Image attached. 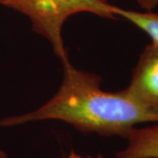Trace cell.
<instances>
[{
	"mask_svg": "<svg viewBox=\"0 0 158 158\" xmlns=\"http://www.w3.org/2000/svg\"><path fill=\"white\" fill-rule=\"evenodd\" d=\"M66 158H84L83 156H81L80 155L78 154H77L76 152H74V151H71V152L69 153V155ZM87 158H90V157H87ZM98 158H102L100 156H98Z\"/></svg>",
	"mask_w": 158,
	"mask_h": 158,
	"instance_id": "7",
	"label": "cell"
},
{
	"mask_svg": "<svg viewBox=\"0 0 158 158\" xmlns=\"http://www.w3.org/2000/svg\"><path fill=\"white\" fill-rule=\"evenodd\" d=\"M127 145L116 158H158V125L134 128L127 137Z\"/></svg>",
	"mask_w": 158,
	"mask_h": 158,
	"instance_id": "4",
	"label": "cell"
},
{
	"mask_svg": "<svg viewBox=\"0 0 158 158\" xmlns=\"http://www.w3.org/2000/svg\"><path fill=\"white\" fill-rule=\"evenodd\" d=\"M113 12L116 17H122L135 24L152 39V43L158 45V12L135 11L122 9L114 6Z\"/></svg>",
	"mask_w": 158,
	"mask_h": 158,
	"instance_id": "5",
	"label": "cell"
},
{
	"mask_svg": "<svg viewBox=\"0 0 158 158\" xmlns=\"http://www.w3.org/2000/svg\"><path fill=\"white\" fill-rule=\"evenodd\" d=\"M125 90L141 104L158 109V45L151 43L142 51Z\"/></svg>",
	"mask_w": 158,
	"mask_h": 158,
	"instance_id": "3",
	"label": "cell"
},
{
	"mask_svg": "<svg viewBox=\"0 0 158 158\" xmlns=\"http://www.w3.org/2000/svg\"><path fill=\"white\" fill-rule=\"evenodd\" d=\"M63 66L59 90L42 106L23 115L6 117L1 127H14L47 119L62 120L83 133L127 138L137 124L158 123V109L137 101L125 90H102L101 78L69 62Z\"/></svg>",
	"mask_w": 158,
	"mask_h": 158,
	"instance_id": "1",
	"label": "cell"
},
{
	"mask_svg": "<svg viewBox=\"0 0 158 158\" xmlns=\"http://www.w3.org/2000/svg\"><path fill=\"white\" fill-rule=\"evenodd\" d=\"M0 158H8L7 154L3 150H0Z\"/></svg>",
	"mask_w": 158,
	"mask_h": 158,
	"instance_id": "8",
	"label": "cell"
},
{
	"mask_svg": "<svg viewBox=\"0 0 158 158\" xmlns=\"http://www.w3.org/2000/svg\"><path fill=\"white\" fill-rule=\"evenodd\" d=\"M139 6L146 11H152L158 6V0H135Z\"/></svg>",
	"mask_w": 158,
	"mask_h": 158,
	"instance_id": "6",
	"label": "cell"
},
{
	"mask_svg": "<svg viewBox=\"0 0 158 158\" xmlns=\"http://www.w3.org/2000/svg\"><path fill=\"white\" fill-rule=\"evenodd\" d=\"M0 5L28 18L35 33L49 41L62 65L69 62L62 40V26L70 16L90 12L114 19V6L107 0H0Z\"/></svg>",
	"mask_w": 158,
	"mask_h": 158,
	"instance_id": "2",
	"label": "cell"
}]
</instances>
